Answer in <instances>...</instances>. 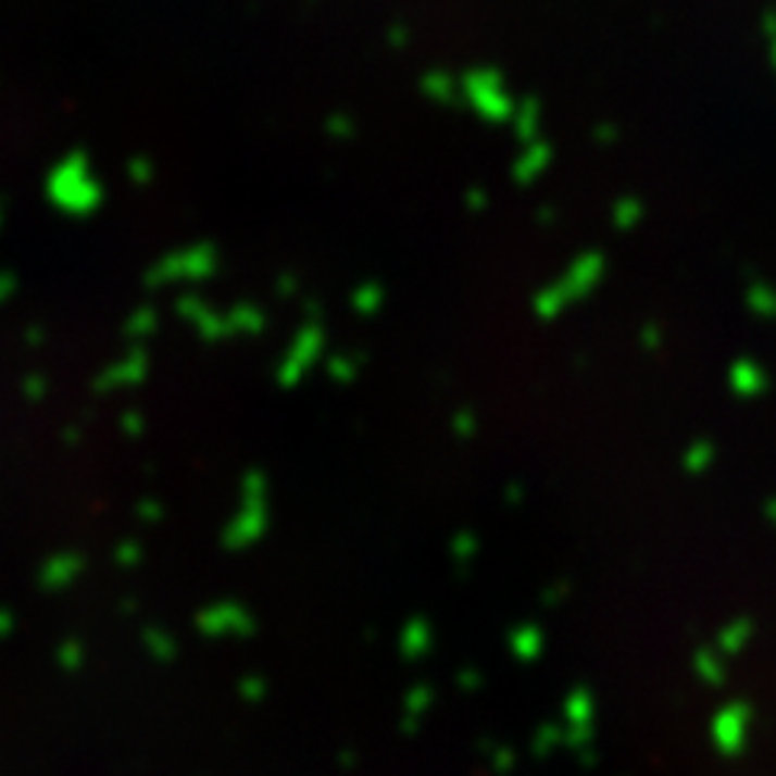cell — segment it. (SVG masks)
Returning <instances> with one entry per match:
<instances>
[]
</instances>
